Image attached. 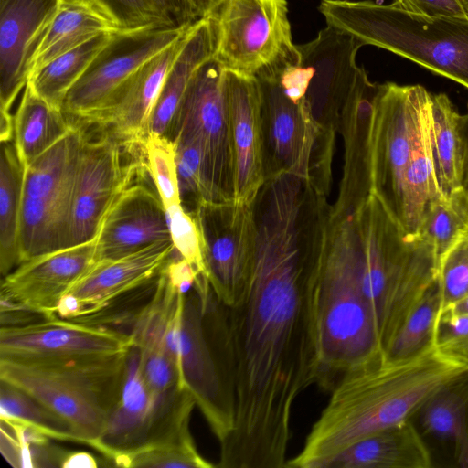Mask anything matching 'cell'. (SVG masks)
Listing matches in <instances>:
<instances>
[{"mask_svg": "<svg viewBox=\"0 0 468 468\" xmlns=\"http://www.w3.org/2000/svg\"><path fill=\"white\" fill-rule=\"evenodd\" d=\"M252 208L250 278L233 306L211 292L205 326L233 407L218 466L286 467L294 401L316 384L314 295L329 203L291 176L268 180Z\"/></svg>", "mask_w": 468, "mask_h": 468, "instance_id": "cell-1", "label": "cell"}, {"mask_svg": "<svg viewBox=\"0 0 468 468\" xmlns=\"http://www.w3.org/2000/svg\"><path fill=\"white\" fill-rule=\"evenodd\" d=\"M467 368L468 363L433 349L410 361L383 359L347 373L286 467L317 468L351 443L409 420L433 391Z\"/></svg>", "mask_w": 468, "mask_h": 468, "instance_id": "cell-2", "label": "cell"}, {"mask_svg": "<svg viewBox=\"0 0 468 468\" xmlns=\"http://www.w3.org/2000/svg\"><path fill=\"white\" fill-rule=\"evenodd\" d=\"M314 295L316 385L331 391L347 373L384 359L345 215L329 212Z\"/></svg>", "mask_w": 468, "mask_h": 468, "instance_id": "cell-3", "label": "cell"}, {"mask_svg": "<svg viewBox=\"0 0 468 468\" xmlns=\"http://www.w3.org/2000/svg\"><path fill=\"white\" fill-rule=\"evenodd\" d=\"M346 218L384 354L406 316L437 282L439 259L432 244L408 236L374 194Z\"/></svg>", "mask_w": 468, "mask_h": 468, "instance_id": "cell-4", "label": "cell"}, {"mask_svg": "<svg viewBox=\"0 0 468 468\" xmlns=\"http://www.w3.org/2000/svg\"><path fill=\"white\" fill-rule=\"evenodd\" d=\"M129 352V351H128ZM46 359L0 358V380L34 397L93 447L120 397L127 354Z\"/></svg>", "mask_w": 468, "mask_h": 468, "instance_id": "cell-5", "label": "cell"}, {"mask_svg": "<svg viewBox=\"0 0 468 468\" xmlns=\"http://www.w3.org/2000/svg\"><path fill=\"white\" fill-rule=\"evenodd\" d=\"M328 26L468 89V18L414 14L371 1L322 0Z\"/></svg>", "mask_w": 468, "mask_h": 468, "instance_id": "cell-6", "label": "cell"}, {"mask_svg": "<svg viewBox=\"0 0 468 468\" xmlns=\"http://www.w3.org/2000/svg\"><path fill=\"white\" fill-rule=\"evenodd\" d=\"M255 76L261 92L266 178L294 175L328 196L335 131L317 121L305 98L297 103L284 93L271 64Z\"/></svg>", "mask_w": 468, "mask_h": 468, "instance_id": "cell-7", "label": "cell"}, {"mask_svg": "<svg viewBox=\"0 0 468 468\" xmlns=\"http://www.w3.org/2000/svg\"><path fill=\"white\" fill-rule=\"evenodd\" d=\"M429 92L420 85L379 84L371 132V186L401 226L406 169L420 135L421 108Z\"/></svg>", "mask_w": 468, "mask_h": 468, "instance_id": "cell-8", "label": "cell"}, {"mask_svg": "<svg viewBox=\"0 0 468 468\" xmlns=\"http://www.w3.org/2000/svg\"><path fill=\"white\" fill-rule=\"evenodd\" d=\"M224 71L215 57L197 69L183 101L175 136L189 138L197 144L202 156L205 200L207 201H234Z\"/></svg>", "mask_w": 468, "mask_h": 468, "instance_id": "cell-9", "label": "cell"}, {"mask_svg": "<svg viewBox=\"0 0 468 468\" xmlns=\"http://www.w3.org/2000/svg\"><path fill=\"white\" fill-rule=\"evenodd\" d=\"M163 338L182 387L194 397L221 442L232 428L233 407L205 326L201 300L194 287L186 293L184 306L168 318Z\"/></svg>", "mask_w": 468, "mask_h": 468, "instance_id": "cell-10", "label": "cell"}, {"mask_svg": "<svg viewBox=\"0 0 468 468\" xmlns=\"http://www.w3.org/2000/svg\"><path fill=\"white\" fill-rule=\"evenodd\" d=\"M215 21V58L227 69L256 75L296 49L286 0H223Z\"/></svg>", "mask_w": 468, "mask_h": 468, "instance_id": "cell-11", "label": "cell"}, {"mask_svg": "<svg viewBox=\"0 0 468 468\" xmlns=\"http://www.w3.org/2000/svg\"><path fill=\"white\" fill-rule=\"evenodd\" d=\"M191 24L116 32L71 88L62 112L80 122L94 124L133 74L177 41Z\"/></svg>", "mask_w": 468, "mask_h": 468, "instance_id": "cell-12", "label": "cell"}, {"mask_svg": "<svg viewBox=\"0 0 468 468\" xmlns=\"http://www.w3.org/2000/svg\"><path fill=\"white\" fill-rule=\"evenodd\" d=\"M207 277L217 299L235 305L249 283L256 249L252 204L202 201L193 213Z\"/></svg>", "mask_w": 468, "mask_h": 468, "instance_id": "cell-13", "label": "cell"}, {"mask_svg": "<svg viewBox=\"0 0 468 468\" xmlns=\"http://www.w3.org/2000/svg\"><path fill=\"white\" fill-rule=\"evenodd\" d=\"M123 147L102 130L96 140L87 137L77 166L70 209L69 246L93 240L101 220L144 161L124 165Z\"/></svg>", "mask_w": 468, "mask_h": 468, "instance_id": "cell-14", "label": "cell"}, {"mask_svg": "<svg viewBox=\"0 0 468 468\" xmlns=\"http://www.w3.org/2000/svg\"><path fill=\"white\" fill-rule=\"evenodd\" d=\"M134 344L131 334L57 315L0 328V358L6 359L110 356L126 353Z\"/></svg>", "mask_w": 468, "mask_h": 468, "instance_id": "cell-15", "label": "cell"}, {"mask_svg": "<svg viewBox=\"0 0 468 468\" xmlns=\"http://www.w3.org/2000/svg\"><path fill=\"white\" fill-rule=\"evenodd\" d=\"M173 250L174 244L169 239L125 257L96 263L65 293L56 309V315L78 319L101 311L158 276Z\"/></svg>", "mask_w": 468, "mask_h": 468, "instance_id": "cell-16", "label": "cell"}, {"mask_svg": "<svg viewBox=\"0 0 468 468\" xmlns=\"http://www.w3.org/2000/svg\"><path fill=\"white\" fill-rule=\"evenodd\" d=\"M229 119L234 201L251 205L266 180L261 92L258 79L224 71Z\"/></svg>", "mask_w": 468, "mask_h": 468, "instance_id": "cell-17", "label": "cell"}, {"mask_svg": "<svg viewBox=\"0 0 468 468\" xmlns=\"http://www.w3.org/2000/svg\"><path fill=\"white\" fill-rule=\"evenodd\" d=\"M362 46L354 36L328 25L312 41L297 45L301 61L312 69L305 100L317 121L335 132L361 69L356 55Z\"/></svg>", "mask_w": 468, "mask_h": 468, "instance_id": "cell-18", "label": "cell"}, {"mask_svg": "<svg viewBox=\"0 0 468 468\" xmlns=\"http://www.w3.org/2000/svg\"><path fill=\"white\" fill-rule=\"evenodd\" d=\"M94 265L95 239L37 256L2 277L1 298L51 317L65 293Z\"/></svg>", "mask_w": 468, "mask_h": 468, "instance_id": "cell-19", "label": "cell"}, {"mask_svg": "<svg viewBox=\"0 0 468 468\" xmlns=\"http://www.w3.org/2000/svg\"><path fill=\"white\" fill-rule=\"evenodd\" d=\"M60 2L0 0V113L11 114Z\"/></svg>", "mask_w": 468, "mask_h": 468, "instance_id": "cell-20", "label": "cell"}, {"mask_svg": "<svg viewBox=\"0 0 468 468\" xmlns=\"http://www.w3.org/2000/svg\"><path fill=\"white\" fill-rule=\"evenodd\" d=\"M120 192L104 215L95 238V264L133 254L171 239L166 210L157 191L144 184Z\"/></svg>", "mask_w": 468, "mask_h": 468, "instance_id": "cell-21", "label": "cell"}, {"mask_svg": "<svg viewBox=\"0 0 468 468\" xmlns=\"http://www.w3.org/2000/svg\"><path fill=\"white\" fill-rule=\"evenodd\" d=\"M187 390V389H186ZM172 399L155 395L144 376L140 350H129L122 388L101 439L92 447L106 459L112 454L135 448L155 431L183 393Z\"/></svg>", "mask_w": 468, "mask_h": 468, "instance_id": "cell-22", "label": "cell"}, {"mask_svg": "<svg viewBox=\"0 0 468 468\" xmlns=\"http://www.w3.org/2000/svg\"><path fill=\"white\" fill-rule=\"evenodd\" d=\"M378 88L361 68L343 107L338 132L344 140V166L335 209L354 210L372 194L371 132Z\"/></svg>", "mask_w": 468, "mask_h": 468, "instance_id": "cell-23", "label": "cell"}, {"mask_svg": "<svg viewBox=\"0 0 468 468\" xmlns=\"http://www.w3.org/2000/svg\"><path fill=\"white\" fill-rule=\"evenodd\" d=\"M186 32L141 67L94 123L110 133L130 152L141 148L153 108L166 75L183 47Z\"/></svg>", "mask_w": 468, "mask_h": 468, "instance_id": "cell-24", "label": "cell"}, {"mask_svg": "<svg viewBox=\"0 0 468 468\" xmlns=\"http://www.w3.org/2000/svg\"><path fill=\"white\" fill-rule=\"evenodd\" d=\"M410 420L431 456L440 448L452 466L468 468V368L433 391Z\"/></svg>", "mask_w": 468, "mask_h": 468, "instance_id": "cell-25", "label": "cell"}, {"mask_svg": "<svg viewBox=\"0 0 468 468\" xmlns=\"http://www.w3.org/2000/svg\"><path fill=\"white\" fill-rule=\"evenodd\" d=\"M217 35L213 16L194 21L183 47L173 62L153 108L146 135L155 133L174 141L180 110L197 69L215 57Z\"/></svg>", "mask_w": 468, "mask_h": 468, "instance_id": "cell-26", "label": "cell"}, {"mask_svg": "<svg viewBox=\"0 0 468 468\" xmlns=\"http://www.w3.org/2000/svg\"><path fill=\"white\" fill-rule=\"evenodd\" d=\"M195 405L194 397L188 390L185 391L148 440L135 448L115 452L107 460L115 466L126 468L214 467L198 452L190 432Z\"/></svg>", "mask_w": 468, "mask_h": 468, "instance_id": "cell-27", "label": "cell"}, {"mask_svg": "<svg viewBox=\"0 0 468 468\" xmlns=\"http://www.w3.org/2000/svg\"><path fill=\"white\" fill-rule=\"evenodd\" d=\"M431 456L409 420L371 433L323 460L317 468H431Z\"/></svg>", "mask_w": 468, "mask_h": 468, "instance_id": "cell-28", "label": "cell"}, {"mask_svg": "<svg viewBox=\"0 0 468 468\" xmlns=\"http://www.w3.org/2000/svg\"><path fill=\"white\" fill-rule=\"evenodd\" d=\"M115 31L110 19L90 0H61L34 56L30 75L93 37Z\"/></svg>", "mask_w": 468, "mask_h": 468, "instance_id": "cell-29", "label": "cell"}, {"mask_svg": "<svg viewBox=\"0 0 468 468\" xmlns=\"http://www.w3.org/2000/svg\"><path fill=\"white\" fill-rule=\"evenodd\" d=\"M431 105L429 93L421 108V126L412 157L406 169L402 187L401 228L410 237L418 230L429 206L439 197L431 143Z\"/></svg>", "mask_w": 468, "mask_h": 468, "instance_id": "cell-30", "label": "cell"}, {"mask_svg": "<svg viewBox=\"0 0 468 468\" xmlns=\"http://www.w3.org/2000/svg\"><path fill=\"white\" fill-rule=\"evenodd\" d=\"M75 123L27 83L14 116V142L25 167L64 137Z\"/></svg>", "mask_w": 468, "mask_h": 468, "instance_id": "cell-31", "label": "cell"}, {"mask_svg": "<svg viewBox=\"0 0 468 468\" xmlns=\"http://www.w3.org/2000/svg\"><path fill=\"white\" fill-rule=\"evenodd\" d=\"M25 165L14 139L0 148V272L2 277L17 267L18 232L23 197Z\"/></svg>", "mask_w": 468, "mask_h": 468, "instance_id": "cell-32", "label": "cell"}, {"mask_svg": "<svg viewBox=\"0 0 468 468\" xmlns=\"http://www.w3.org/2000/svg\"><path fill=\"white\" fill-rule=\"evenodd\" d=\"M460 114L446 94L431 95V143L435 176L441 195L462 187Z\"/></svg>", "mask_w": 468, "mask_h": 468, "instance_id": "cell-33", "label": "cell"}, {"mask_svg": "<svg viewBox=\"0 0 468 468\" xmlns=\"http://www.w3.org/2000/svg\"><path fill=\"white\" fill-rule=\"evenodd\" d=\"M99 35L86 43L57 57L35 72L27 81L31 89L50 106L62 110L64 101L98 54L114 34Z\"/></svg>", "mask_w": 468, "mask_h": 468, "instance_id": "cell-34", "label": "cell"}, {"mask_svg": "<svg viewBox=\"0 0 468 468\" xmlns=\"http://www.w3.org/2000/svg\"><path fill=\"white\" fill-rule=\"evenodd\" d=\"M441 312L437 282L406 316L384 350V360L402 363L435 349L436 321Z\"/></svg>", "mask_w": 468, "mask_h": 468, "instance_id": "cell-35", "label": "cell"}, {"mask_svg": "<svg viewBox=\"0 0 468 468\" xmlns=\"http://www.w3.org/2000/svg\"><path fill=\"white\" fill-rule=\"evenodd\" d=\"M468 230V196L463 187L441 196L428 207L418 236L434 247L440 261L457 238Z\"/></svg>", "mask_w": 468, "mask_h": 468, "instance_id": "cell-36", "label": "cell"}, {"mask_svg": "<svg viewBox=\"0 0 468 468\" xmlns=\"http://www.w3.org/2000/svg\"><path fill=\"white\" fill-rule=\"evenodd\" d=\"M0 416L37 426L49 438L72 441L69 425L56 413L19 388L0 380Z\"/></svg>", "mask_w": 468, "mask_h": 468, "instance_id": "cell-37", "label": "cell"}, {"mask_svg": "<svg viewBox=\"0 0 468 468\" xmlns=\"http://www.w3.org/2000/svg\"><path fill=\"white\" fill-rule=\"evenodd\" d=\"M141 153L165 208L181 204L176 143L167 137L148 133L142 143Z\"/></svg>", "mask_w": 468, "mask_h": 468, "instance_id": "cell-38", "label": "cell"}, {"mask_svg": "<svg viewBox=\"0 0 468 468\" xmlns=\"http://www.w3.org/2000/svg\"><path fill=\"white\" fill-rule=\"evenodd\" d=\"M437 284L441 311L468 294V230L441 257Z\"/></svg>", "mask_w": 468, "mask_h": 468, "instance_id": "cell-39", "label": "cell"}, {"mask_svg": "<svg viewBox=\"0 0 468 468\" xmlns=\"http://www.w3.org/2000/svg\"><path fill=\"white\" fill-rule=\"evenodd\" d=\"M90 1L110 19L118 32H133L176 25L161 13L151 0Z\"/></svg>", "mask_w": 468, "mask_h": 468, "instance_id": "cell-40", "label": "cell"}, {"mask_svg": "<svg viewBox=\"0 0 468 468\" xmlns=\"http://www.w3.org/2000/svg\"><path fill=\"white\" fill-rule=\"evenodd\" d=\"M174 142L181 205L186 211L193 213L205 200L201 153L197 144L189 138L177 136Z\"/></svg>", "mask_w": 468, "mask_h": 468, "instance_id": "cell-41", "label": "cell"}, {"mask_svg": "<svg viewBox=\"0 0 468 468\" xmlns=\"http://www.w3.org/2000/svg\"><path fill=\"white\" fill-rule=\"evenodd\" d=\"M165 210L175 250L193 265L202 279L208 281L203 261L200 233L194 216L186 211L181 204L172 205Z\"/></svg>", "mask_w": 468, "mask_h": 468, "instance_id": "cell-42", "label": "cell"}, {"mask_svg": "<svg viewBox=\"0 0 468 468\" xmlns=\"http://www.w3.org/2000/svg\"><path fill=\"white\" fill-rule=\"evenodd\" d=\"M434 346L444 355L468 363V314H439L435 325Z\"/></svg>", "mask_w": 468, "mask_h": 468, "instance_id": "cell-43", "label": "cell"}, {"mask_svg": "<svg viewBox=\"0 0 468 468\" xmlns=\"http://www.w3.org/2000/svg\"><path fill=\"white\" fill-rule=\"evenodd\" d=\"M405 11L430 16H465L458 0H394Z\"/></svg>", "mask_w": 468, "mask_h": 468, "instance_id": "cell-44", "label": "cell"}, {"mask_svg": "<svg viewBox=\"0 0 468 468\" xmlns=\"http://www.w3.org/2000/svg\"><path fill=\"white\" fill-rule=\"evenodd\" d=\"M45 318L48 317L42 314L29 310L23 305L12 303L5 298H1V327L26 325Z\"/></svg>", "mask_w": 468, "mask_h": 468, "instance_id": "cell-45", "label": "cell"}, {"mask_svg": "<svg viewBox=\"0 0 468 468\" xmlns=\"http://www.w3.org/2000/svg\"><path fill=\"white\" fill-rule=\"evenodd\" d=\"M172 23L181 26L197 20L188 0H151Z\"/></svg>", "mask_w": 468, "mask_h": 468, "instance_id": "cell-46", "label": "cell"}, {"mask_svg": "<svg viewBox=\"0 0 468 468\" xmlns=\"http://www.w3.org/2000/svg\"><path fill=\"white\" fill-rule=\"evenodd\" d=\"M459 131L462 143V187L468 196V113L460 115Z\"/></svg>", "mask_w": 468, "mask_h": 468, "instance_id": "cell-47", "label": "cell"}, {"mask_svg": "<svg viewBox=\"0 0 468 468\" xmlns=\"http://www.w3.org/2000/svg\"><path fill=\"white\" fill-rule=\"evenodd\" d=\"M99 466L96 457L87 452H68L61 468H96Z\"/></svg>", "mask_w": 468, "mask_h": 468, "instance_id": "cell-48", "label": "cell"}, {"mask_svg": "<svg viewBox=\"0 0 468 468\" xmlns=\"http://www.w3.org/2000/svg\"><path fill=\"white\" fill-rule=\"evenodd\" d=\"M223 0H188L197 19L210 16Z\"/></svg>", "mask_w": 468, "mask_h": 468, "instance_id": "cell-49", "label": "cell"}, {"mask_svg": "<svg viewBox=\"0 0 468 468\" xmlns=\"http://www.w3.org/2000/svg\"><path fill=\"white\" fill-rule=\"evenodd\" d=\"M439 314L447 316H458L468 314V294L442 309Z\"/></svg>", "mask_w": 468, "mask_h": 468, "instance_id": "cell-50", "label": "cell"}, {"mask_svg": "<svg viewBox=\"0 0 468 468\" xmlns=\"http://www.w3.org/2000/svg\"><path fill=\"white\" fill-rule=\"evenodd\" d=\"M465 16L468 18V0H458Z\"/></svg>", "mask_w": 468, "mask_h": 468, "instance_id": "cell-51", "label": "cell"}]
</instances>
